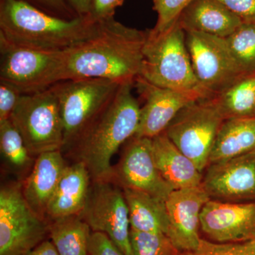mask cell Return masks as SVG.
I'll list each match as a JSON object with an SVG mask.
<instances>
[{"instance_id":"1","label":"cell","mask_w":255,"mask_h":255,"mask_svg":"<svg viewBox=\"0 0 255 255\" xmlns=\"http://www.w3.org/2000/svg\"><path fill=\"white\" fill-rule=\"evenodd\" d=\"M145 31L128 27L114 16L97 21L95 33L64 51L58 82L102 78L134 83L141 73Z\"/></svg>"},{"instance_id":"2","label":"cell","mask_w":255,"mask_h":255,"mask_svg":"<svg viewBox=\"0 0 255 255\" xmlns=\"http://www.w3.org/2000/svg\"><path fill=\"white\" fill-rule=\"evenodd\" d=\"M133 85L122 84L107 107L66 148L85 164L92 182H112V157L136 133L141 107L132 95Z\"/></svg>"},{"instance_id":"3","label":"cell","mask_w":255,"mask_h":255,"mask_svg":"<svg viewBox=\"0 0 255 255\" xmlns=\"http://www.w3.org/2000/svg\"><path fill=\"white\" fill-rule=\"evenodd\" d=\"M89 16L68 19L48 14L24 0H0V41L45 51H63L95 33Z\"/></svg>"},{"instance_id":"4","label":"cell","mask_w":255,"mask_h":255,"mask_svg":"<svg viewBox=\"0 0 255 255\" xmlns=\"http://www.w3.org/2000/svg\"><path fill=\"white\" fill-rule=\"evenodd\" d=\"M140 77L163 88L204 90L193 70L186 46L185 31L178 21L164 31L149 29Z\"/></svg>"},{"instance_id":"5","label":"cell","mask_w":255,"mask_h":255,"mask_svg":"<svg viewBox=\"0 0 255 255\" xmlns=\"http://www.w3.org/2000/svg\"><path fill=\"white\" fill-rule=\"evenodd\" d=\"M9 119L33 157L63 150V119L53 86L43 91L23 94Z\"/></svg>"},{"instance_id":"6","label":"cell","mask_w":255,"mask_h":255,"mask_svg":"<svg viewBox=\"0 0 255 255\" xmlns=\"http://www.w3.org/2000/svg\"><path fill=\"white\" fill-rule=\"evenodd\" d=\"M225 120L216 95L210 96L186 106L163 132L202 172Z\"/></svg>"},{"instance_id":"7","label":"cell","mask_w":255,"mask_h":255,"mask_svg":"<svg viewBox=\"0 0 255 255\" xmlns=\"http://www.w3.org/2000/svg\"><path fill=\"white\" fill-rule=\"evenodd\" d=\"M122 83L102 78L65 80L53 85L58 97L64 127V149L113 99Z\"/></svg>"},{"instance_id":"8","label":"cell","mask_w":255,"mask_h":255,"mask_svg":"<svg viewBox=\"0 0 255 255\" xmlns=\"http://www.w3.org/2000/svg\"><path fill=\"white\" fill-rule=\"evenodd\" d=\"M49 224L31 209L21 184L0 191V255H28L49 233Z\"/></svg>"},{"instance_id":"9","label":"cell","mask_w":255,"mask_h":255,"mask_svg":"<svg viewBox=\"0 0 255 255\" xmlns=\"http://www.w3.org/2000/svg\"><path fill=\"white\" fill-rule=\"evenodd\" d=\"M64 51H45L0 41V81L23 94L43 91L58 82Z\"/></svg>"},{"instance_id":"10","label":"cell","mask_w":255,"mask_h":255,"mask_svg":"<svg viewBox=\"0 0 255 255\" xmlns=\"http://www.w3.org/2000/svg\"><path fill=\"white\" fill-rule=\"evenodd\" d=\"M186 46L201 87L218 95L245 78L224 38L203 32L185 31Z\"/></svg>"},{"instance_id":"11","label":"cell","mask_w":255,"mask_h":255,"mask_svg":"<svg viewBox=\"0 0 255 255\" xmlns=\"http://www.w3.org/2000/svg\"><path fill=\"white\" fill-rule=\"evenodd\" d=\"M92 232L105 233L124 255H132L129 210L123 189L112 182H92L79 215Z\"/></svg>"},{"instance_id":"12","label":"cell","mask_w":255,"mask_h":255,"mask_svg":"<svg viewBox=\"0 0 255 255\" xmlns=\"http://www.w3.org/2000/svg\"><path fill=\"white\" fill-rule=\"evenodd\" d=\"M112 182L122 189L142 191L164 201L174 190L156 167L152 138L135 135L129 139L118 164L113 167Z\"/></svg>"},{"instance_id":"13","label":"cell","mask_w":255,"mask_h":255,"mask_svg":"<svg viewBox=\"0 0 255 255\" xmlns=\"http://www.w3.org/2000/svg\"><path fill=\"white\" fill-rule=\"evenodd\" d=\"M145 104L140 108L135 136L149 138L162 133L183 108L200 99L214 96L205 90L179 91L156 86L141 77L134 82Z\"/></svg>"},{"instance_id":"14","label":"cell","mask_w":255,"mask_h":255,"mask_svg":"<svg viewBox=\"0 0 255 255\" xmlns=\"http://www.w3.org/2000/svg\"><path fill=\"white\" fill-rule=\"evenodd\" d=\"M201 185L211 199L255 201V151L209 164Z\"/></svg>"},{"instance_id":"15","label":"cell","mask_w":255,"mask_h":255,"mask_svg":"<svg viewBox=\"0 0 255 255\" xmlns=\"http://www.w3.org/2000/svg\"><path fill=\"white\" fill-rule=\"evenodd\" d=\"M210 199L202 185L175 189L166 199L168 216L166 236L179 251L189 253L200 246L201 210Z\"/></svg>"},{"instance_id":"16","label":"cell","mask_w":255,"mask_h":255,"mask_svg":"<svg viewBox=\"0 0 255 255\" xmlns=\"http://www.w3.org/2000/svg\"><path fill=\"white\" fill-rule=\"evenodd\" d=\"M201 229L215 243H241L255 238V201L210 199L201 212Z\"/></svg>"},{"instance_id":"17","label":"cell","mask_w":255,"mask_h":255,"mask_svg":"<svg viewBox=\"0 0 255 255\" xmlns=\"http://www.w3.org/2000/svg\"><path fill=\"white\" fill-rule=\"evenodd\" d=\"M66 166L61 150L42 153L37 156L31 173L21 184L25 200L43 219H46L47 208Z\"/></svg>"},{"instance_id":"18","label":"cell","mask_w":255,"mask_h":255,"mask_svg":"<svg viewBox=\"0 0 255 255\" xmlns=\"http://www.w3.org/2000/svg\"><path fill=\"white\" fill-rule=\"evenodd\" d=\"M92 179L83 162L67 165L46 211V219L51 221L81 214L85 207Z\"/></svg>"},{"instance_id":"19","label":"cell","mask_w":255,"mask_h":255,"mask_svg":"<svg viewBox=\"0 0 255 255\" xmlns=\"http://www.w3.org/2000/svg\"><path fill=\"white\" fill-rule=\"evenodd\" d=\"M152 148L156 167L174 190L201 185L202 172L164 132L152 137Z\"/></svg>"},{"instance_id":"20","label":"cell","mask_w":255,"mask_h":255,"mask_svg":"<svg viewBox=\"0 0 255 255\" xmlns=\"http://www.w3.org/2000/svg\"><path fill=\"white\" fill-rule=\"evenodd\" d=\"M177 21L184 31L203 32L224 38L232 34L243 23L218 0H194Z\"/></svg>"},{"instance_id":"21","label":"cell","mask_w":255,"mask_h":255,"mask_svg":"<svg viewBox=\"0 0 255 255\" xmlns=\"http://www.w3.org/2000/svg\"><path fill=\"white\" fill-rule=\"evenodd\" d=\"M255 151V117L227 119L220 128L209 164Z\"/></svg>"},{"instance_id":"22","label":"cell","mask_w":255,"mask_h":255,"mask_svg":"<svg viewBox=\"0 0 255 255\" xmlns=\"http://www.w3.org/2000/svg\"><path fill=\"white\" fill-rule=\"evenodd\" d=\"M122 189L128 207L130 229L166 235L168 216L165 201L142 191L127 188Z\"/></svg>"},{"instance_id":"23","label":"cell","mask_w":255,"mask_h":255,"mask_svg":"<svg viewBox=\"0 0 255 255\" xmlns=\"http://www.w3.org/2000/svg\"><path fill=\"white\" fill-rule=\"evenodd\" d=\"M49 235L60 255H89L91 228L79 215L51 220Z\"/></svg>"},{"instance_id":"24","label":"cell","mask_w":255,"mask_h":255,"mask_svg":"<svg viewBox=\"0 0 255 255\" xmlns=\"http://www.w3.org/2000/svg\"><path fill=\"white\" fill-rule=\"evenodd\" d=\"M216 99L226 119L255 117V75L238 80Z\"/></svg>"},{"instance_id":"25","label":"cell","mask_w":255,"mask_h":255,"mask_svg":"<svg viewBox=\"0 0 255 255\" xmlns=\"http://www.w3.org/2000/svg\"><path fill=\"white\" fill-rule=\"evenodd\" d=\"M0 150L5 160L14 169L23 171L33 165L21 135L10 119L0 122Z\"/></svg>"},{"instance_id":"26","label":"cell","mask_w":255,"mask_h":255,"mask_svg":"<svg viewBox=\"0 0 255 255\" xmlns=\"http://www.w3.org/2000/svg\"><path fill=\"white\" fill-rule=\"evenodd\" d=\"M225 39L245 76L255 75V23H242Z\"/></svg>"},{"instance_id":"27","label":"cell","mask_w":255,"mask_h":255,"mask_svg":"<svg viewBox=\"0 0 255 255\" xmlns=\"http://www.w3.org/2000/svg\"><path fill=\"white\" fill-rule=\"evenodd\" d=\"M132 255H183L164 233H144L130 229Z\"/></svg>"},{"instance_id":"28","label":"cell","mask_w":255,"mask_h":255,"mask_svg":"<svg viewBox=\"0 0 255 255\" xmlns=\"http://www.w3.org/2000/svg\"><path fill=\"white\" fill-rule=\"evenodd\" d=\"M183 255H255V238L241 243H219L201 240L196 251Z\"/></svg>"},{"instance_id":"29","label":"cell","mask_w":255,"mask_h":255,"mask_svg":"<svg viewBox=\"0 0 255 255\" xmlns=\"http://www.w3.org/2000/svg\"><path fill=\"white\" fill-rule=\"evenodd\" d=\"M154 10L157 14L155 27L156 32H162L177 22L184 10L194 0H152Z\"/></svg>"},{"instance_id":"30","label":"cell","mask_w":255,"mask_h":255,"mask_svg":"<svg viewBox=\"0 0 255 255\" xmlns=\"http://www.w3.org/2000/svg\"><path fill=\"white\" fill-rule=\"evenodd\" d=\"M21 95L16 87L0 82V122L10 119Z\"/></svg>"},{"instance_id":"31","label":"cell","mask_w":255,"mask_h":255,"mask_svg":"<svg viewBox=\"0 0 255 255\" xmlns=\"http://www.w3.org/2000/svg\"><path fill=\"white\" fill-rule=\"evenodd\" d=\"M89 255H124L105 233L92 232L88 246Z\"/></svg>"},{"instance_id":"32","label":"cell","mask_w":255,"mask_h":255,"mask_svg":"<svg viewBox=\"0 0 255 255\" xmlns=\"http://www.w3.org/2000/svg\"><path fill=\"white\" fill-rule=\"evenodd\" d=\"M38 9L58 17L72 19L78 17L66 0H24Z\"/></svg>"},{"instance_id":"33","label":"cell","mask_w":255,"mask_h":255,"mask_svg":"<svg viewBox=\"0 0 255 255\" xmlns=\"http://www.w3.org/2000/svg\"><path fill=\"white\" fill-rule=\"evenodd\" d=\"M243 23H255V0H218Z\"/></svg>"},{"instance_id":"34","label":"cell","mask_w":255,"mask_h":255,"mask_svg":"<svg viewBox=\"0 0 255 255\" xmlns=\"http://www.w3.org/2000/svg\"><path fill=\"white\" fill-rule=\"evenodd\" d=\"M125 0H91L89 17L95 21L114 16L115 10Z\"/></svg>"},{"instance_id":"35","label":"cell","mask_w":255,"mask_h":255,"mask_svg":"<svg viewBox=\"0 0 255 255\" xmlns=\"http://www.w3.org/2000/svg\"><path fill=\"white\" fill-rule=\"evenodd\" d=\"M69 6L78 16H87L90 14L91 0H66Z\"/></svg>"},{"instance_id":"36","label":"cell","mask_w":255,"mask_h":255,"mask_svg":"<svg viewBox=\"0 0 255 255\" xmlns=\"http://www.w3.org/2000/svg\"><path fill=\"white\" fill-rule=\"evenodd\" d=\"M28 255H60L52 242L44 241Z\"/></svg>"},{"instance_id":"37","label":"cell","mask_w":255,"mask_h":255,"mask_svg":"<svg viewBox=\"0 0 255 255\" xmlns=\"http://www.w3.org/2000/svg\"><path fill=\"white\" fill-rule=\"evenodd\" d=\"M254 117H255V115H254Z\"/></svg>"}]
</instances>
